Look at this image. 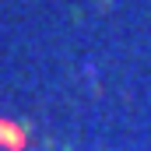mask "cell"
I'll list each match as a JSON object with an SVG mask.
<instances>
[{
	"label": "cell",
	"mask_w": 151,
	"mask_h": 151,
	"mask_svg": "<svg viewBox=\"0 0 151 151\" xmlns=\"http://www.w3.org/2000/svg\"><path fill=\"white\" fill-rule=\"evenodd\" d=\"M0 144H4V148H21V130L0 119Z\"/></svg>",
	"instance_id": "1"
}]
</instances>
